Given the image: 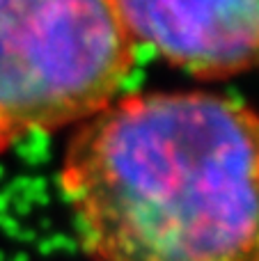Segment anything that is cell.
Masks as SVG:
<instances>
[{
	"mask_svg": "<svg viewBox=\"0 0 259 261\" xmlns=\"http://www.w3.org/2000/svg\"><path fill=\"white\" fill-rule=\"evenodd\" d=\"M136 44L200 81L259 71V0H115Z\"/></svg>",
	"mask_w": 259,
	"mask_h": 261,
	"instance_id": "3",
	"label": "cell"
},
{
	"mask_svg": "<svg viewBox=\"0 0 259 261\" xmlns=\"http://www.w3.org/2000/svg\"><path fill=\"white\" fill-rule=\"evenodd\" d=\"M133 60L115 0H0V153L108 108Z\"/></svg>",
	"mask_w": 259,
	"mask_h": 261,
	"instance_id": "2",
	"label": "cell"
},
{
	"mask_svg": "<svg viewBox=\"0 0 259 261\" xmlns=\"http://www.w3.org/2000/svg\"><path fill=\"white\" fill-rule=\"evenodd\" d=\"M60 188L92 261H259V110L211 92L117 99L78 124Z\"/></svg>",
	"mask_w": 259,
	"mask_h": 261,
	"instance_id": "1",
	"label": "cell"
}]
</instances>
